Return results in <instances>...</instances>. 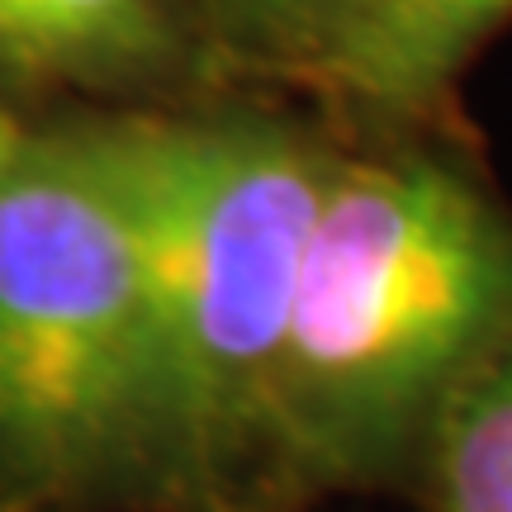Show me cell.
Listing matches in <instances>:
<instances>
[{
    "label": "cell",
    "mask_w": 512,
    "mask_h": 512,
    "mask_svg": "<svg viewBox=\"0 0 512 512\" xmlns=\"http://www.w3.org/2000/svg\"><path fill=\"white\" fill-rule=\"evenodd\" d=\"M200 10L233 53L318 81L370 0H200Z\"/></svg>",
    "instance_id": "7"
},
{
    "label": "cell",
    "mask_w": 512,
    "mask_h": 512,
    "mask_svg": "<svg viewBox=\"0 0 512 512\" xmlns=\"http://www.w3.org/2000/svg\"><path fill=\"white\" fill-rule=\"evenodd\" d=\"M512 342V214L460 162H332L280 342L261 489H366L418 465L446 394Z\"/></svg>",
    "instance_id": "1"
},
{
    "label": "cell",
    "mask_w": 512,
    "mask_h": 512,
    "mask_svg": "<svg viewBox=\"0 0 512 512\" xmlns=\"http://www.w3.org/2000/svg\"><path fill=\"white\" fill-rule=\"evenodd\" d=\"M181 43V0H0V76L19 86L157 76Z\"/></svg>",
    "instance_id": "4"
},
{
    "label": "cell",
    "mask_w": 512,
    "mask_h": 512,
    "mask_svg": "<svg viewBox=\"0 0 512 512\" xmlns=\"http://www.w3.org/2000/svg\"><path fill=\"white\" fill-rule=\"evenodd\" d=\"M413 470L432 512H512V342L446 394Z\"/></svg>",
    "instance_id": "6"
},
{
    "label": "cell",
    "mask_w": 512,
    "mask_h": 512,
    "mask_svg": "<svg viewBox=\"0 0 512 512\" xmlns=\"http://www.w3.org/2000/svg\"><path fill=\"white\" fill-rule=\"evenodd\" d=\"M508 15L512 0H370L318 81L366 110L418 114Z\"/></svg>",
    "instance_id": "5"
},
{
    "label": "cell",
    "mask_w": 512,
    "mask_h": 512,
    "mask_svg": "<svg viewBox=\"0 0 512 512\" xmlns=\"http://www.w3.org/2000/svg\"><path fill=\"white\" fill-rule=\"evenodd\" d=\"M147 489V342L119 190L86 124L0 110V489Z\"/></svg>",
    "instance_id": "3"
},
{
    "label": "cell",
    "mask_w": 512,
    "mask_h": 512,
    "mask_svg": "<svg viewBox=\"0 0 512 512\" xmlns=\"http://www.w3.org/2000/svg\"><path fill=\"white\" fill-rule=\"evenodd\" d=\"M138 261L147 489L252 512L280 342L337 152L252 110L91 119Z\"/></svg>",
    "instance_id": "2"
}]
</instances>
